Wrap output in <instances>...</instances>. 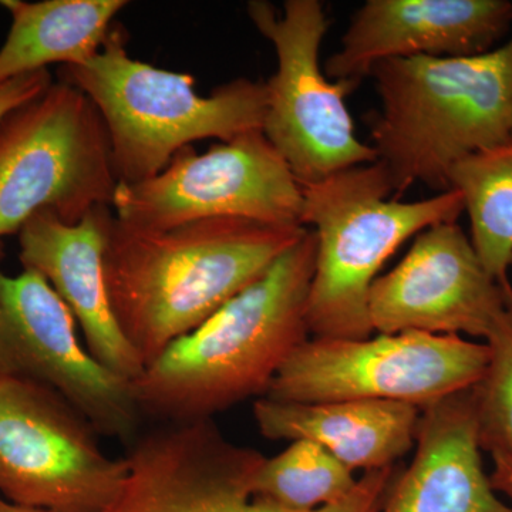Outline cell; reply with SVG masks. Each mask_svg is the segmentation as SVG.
<instances>
[{"label": "cell", "instance_id": "6da1fadb", "mask_svg": "<svg viewBox=\"0 0 512 512\" xmlns=\"http://www.w3.org/2000/svg\"><path fill=\"white\" fill-rule=\"evenodd\" d=\"M306 229L241 218L144 229L113 214L103 258L107 293L144 367L254 284Z\"/></svg>", "mask_w": 512, "mask_h": 512}, {"label": "cell", "instance_id": "7a4b0ae2", "mask_svg": "<svg viewBox=\"0 0 512 512\" xmlns=\"http://www.w3.org/2000/svg\"><path fill=\"white\" fill-rule=\"evenodd\" d=\"M315 262L316 235L308 228L254 284L171 343L131 382L141 416L190 423L266 396L311 335L306 308Z\"/></svg>", "mask_w": 512, "mask_h": 512}, {"label": "cell", "instance_id": "3957f363", "mask_svg": "<svg viewBox=\"0 0 512 512\" xmlns=\"http://www.w3.org/2000/svg\"><path fill=\"white\" fill-rule=\"evenodd\" d=\"M370 76V146L394 200L416 184L450 190L458 163L512 136V37L483 55L386 60Z\"/></svg>", "mask_w": 512, "mask_h": 512}, {"label": "cell", "instance_id": "277c9868", "mask_svg": "<svg viewBox=\"0 0 512 512\" xmlns=\"http://www.w3.org/2000/svg\"><path fill=\"white\" fill-rule=\"evenodd\" d=\"M62 73L99 110L119 183L153 178L195 141L228 143L264 127L266 83L239 77L201 96L191 74L130 57L116 23L96 56Z\"/></svg>", "mask_w": 512, "mask_h": 512}, {"label": "cell", "instance_id": "5b68a950", "mask_svg": "<svg viewBox=\"0 0 512 512\" xmlns=\"http://www.w3.org/2000/svg\"><path fill=\"white\" fill-rule=\"evenodd\" d=\"M302 192V224L316 235L306 308L313 338H370V289L384 262L424 229L457 222L464 212L457 190L394 200L389 175L377 161L305 185Z\"/></svg>", "mask_w": 512, "mask_h": 512}, {"label": "cell", "instance_id": "8992f818", "mask_svg": "<svg viewBox=\"0 0 512 512\" xmlns=\"http://www.w3.org/2000/svg\"><path fill=\"white\" fill-rule=\"evenodd\" d=\"M117 185L104 121L73 84L52 83L0 121V238L42 211L76 224L111 207Z\"/></svg>", "mask_w": 512, "mask_h": 512}, {"label": "cell", "instance_id": "52a82bcc", "mask_svg": "<svg viewBox=\"0 0 512 512\" xmlns=\"http://www.w3.org/2000/svg\"><path fill=\"white\" fill-rule=\"evenodd\" d=\"M256 30L275 47L278 69L266 82L262 133L301 187L357 165L376 163V151L355 133L346 97L359 84L333 80L320 69V46L330 20L319 0L248 3Z\"/></svg>", "mask_w": 512, "mask_h": 512}, {"label": "cell", "instance_id": "ba28073f", "mask_svg": "<svg viewBox=\"0 0 512 512\" xmlns=\"http://www.w3.org/2000/svg\"><path fill=\"white\" fill-rule=\"evenodd\" d=\"M490 363L487 343L424 332L376 338H312L272 380L266 396L281 402L383 400L421 410L476 387Z\"/></svg>", "mask_w": 512, "mask_h": 512}, {"label": "cell", "instance_id": "9c48e42d", "mask_svg": "<svg viewBox=\"0 0 512 512\" xmlns=\"http://www.w3.org/2000/svg\"><path fill=\"white\" fill-rule=\"evenodd\" d=\"M97 430L59 393L0 375V495L46 512H104L127 476Z\"/></svg>", "mask_w": 512, "mask_h": 512}, {"label": "cell", "instance_id": "30bf717a", "mask_svg": "<svg viewBox=\"0 0 512 512\" xmlns=\"http://www.w3.org/2000/svg\"><path fill=\"white\" fill-rule=\"evenodd\" d=\"M111 211L131 227L167 229L212 218L303 227V192L262 130L212 146L184 148L160 174L117 185Z\"/></svg>", "mask_w": 512, "mask_h": 512}, {"label": "cell", "instance_id": "8fae6325", "mask_svg": "<svg viewBox=\"0 0 512 512\" xmlns=\"http://www.w3.org/2000/svg\"><path fill=\"white\" fill-rule=\"evenodd\" d=\"M264 460L211 421L171 427L130 454L123 487L104 512H296L252 495ZM393 483V466L367 471L348 498L309 512H380Z\"/></svg>", "mask_w": 512, "mask_h": 512}, {"label": "cell", "instance_id": "7c38bea8", "mask_svg": "<svg viewBox=\"0 0 512 512\" xmlns=\"http://www.w3.org/2000/svg\"><path fill=\"white\" fill-rule=\"evenodd\" d=\"M0 375L59 393L103 436L128 444L137 439L141 412L130 380L80 345L72 312L30 269L10 276L0 266Z\"/></svg>", "mask_w": 512, "mask_h": 512}, {"label": "cell", "instance_id": "4fadbf2b", "mask_svg": "<svg viewBox=\"0 0 512 512\" xmlns=\"http://www.w3.org/2000/svg\"><path fill=\"white\" fill-rule=\"evenodd\" d=\"M512 306V289L488 274L457 222L421 231L393 271L370 289L369 316L383 335L424 332L488 339Z\"/></svg>", "mask_w": 512, "mask_h": 512}, {"label": "cell", "instance_id": "5bb4252c", "mask_svg": "<svg viewBox=\"0 0 512 512\" xmlns=\"http://www.w3.org/2000/svg\"><path fill=\"white\" fill-rule=\"evenodd\" d=\"M511 23L507 0H367L352 16L325 74L360 84L386 60L483 55Z\"/></svg>", "mask_w": 512, "mask_h": 512}, {"label": "cell", "instance_id": "9a60e30c", "mask_svg": "<svg viewBox=\"0 0 512 512\" xmlns=\"http://www.w3.org/2000/svg\"><path fill=\"white\" fill-rule=\"evenodd\" d=\"M113 211L97 207L76 224L50 211L37 212L18 232L23 269L43 276L83 330L90 355L133 382L144 365L111 311L104 248Z\"/></svg>", "mask_w": 512, "mask_h": 512}, {"label": "cell", "instance_id": "2e32d148", "mask_svg": "<svg viewBox=\"0 0 512 512\" xmlns=\"http://www.w3.org/2000/svg\"><path fill=\"white\" fill-rule=\"evenodd\" d=\"M416 444L380 512H512L484 471L474 387L421 410Z\"/></svg>", "mask_w": 512, "mask_h": 512}, {"label": "cell", "instance_id": "e0dca14e", "mask_svg": "<svg viewBox=\"0 0 512 512\" xmlns=\"http://www.w3.org/2000/svg\"><path fill=\"white\" fill-rule=\"evenodd\" d=\"M420 409L383 400L296 403L259 397L254 417L269 440H308L343 466L375 471L392 467L416 443Z\"/></svg>", "mask_w": 512, "mask_h": 512}, {"label": "cell", "instance_id": "ac0fdd59", "mask_svg": "<svg viewBox=\"0 0 512 512\" xmlns=\"http://www.w3.org/2000/svg\"><path fill=\"white\" fill-rule=\"evenodd\" d=\"M12 23L0 47V84L50 64L79 66L100 52L124 0H5Z\"/></svg>", "mask_w": 512, "mask_h": 512}, {"label": "cell", "instance_id": "d6986e66", "mask_svg": "<svg viewBox=\"0 0 512 512\" xmlns=\"http://www.w3.org/2000/svg\"><path fill=\"white\" fill-rule=\"evenodd\" d=\"M450 190L463 195L470 239L484 268L512 289V136L458 163L450 173Z\"/></svg>", "mask_w": 512, "mask_h": 512}, {"label": "cell", "instance_id": "ffe728a7", "mask_svg": "<svg viewBox=\"0 0 512 512\" xmlns=\"http://www.w3.org/2000/svg\"><path fill=\"white\" fill-rule=\"evenodd\" d=\"M357 481L350 468L318 444L296 440L278 456L265 457L252 481V495L285 510L309 512L345 500Z\"/></svg>", "mask_w": 512, "mask_h": 512}, {"label": "cell", "instance_id": "44dd1931", "mask_svg": "<svg viewBox=\"0 0 512 512\" xmlns=\"http://www.w3.org/2000/svg\"><path fill=\"white\" fill-rule=\"evenodd\" d=\"M485 343L490 363L474 387L480 444L491 456L512 457V306Z\"/></svg>", "mask_w": 512, "mask_h": 512}, {"label": "cell", "instance_id": "7402d4cb", "mask_svg": "<svg viewBox=\"0 0 512 512\" xmlns=\"http://www.w3.org/2000/svg\"><path fill=\"white\" fill-rule=\"evenodd\" d=\"M52 83V74L49 69H46L23 74L0 84V121L5 119L10 111L18 109L46 92Z\"/></svg>", "mask_w": 512, "mask_h": 512}, {"label": "cell", "instance_id": "603a6c76", "mask_svg": "<svg viewBox=\"0 0 512 512\" xmlns=\"http://www.w3.org/2000/svg\"><path fill=\"white\" fill-rule=\"evenodd\" d=\"M494 471L490 480L495 491L508 495L512 500V457L493 456Z\"/></svg>", "mask_w": 512, "mask_h": 512}, {"label": "cell", "instance_id": "cb8c5ba5", "mask_svg": "<svg viewBox=\"0 0 512 512\" xmlns=\"http://www.w3.org/2000/svg\"><path fill=\"white\" fill-rule=\"evenodd\" d=\"M0 512H46L42 510H36V508L22 507V505H16L10 503V501L3 498L0 495Z\"/></svg>", "mask_w": 512, "mask_h": 512}]
</instances>
